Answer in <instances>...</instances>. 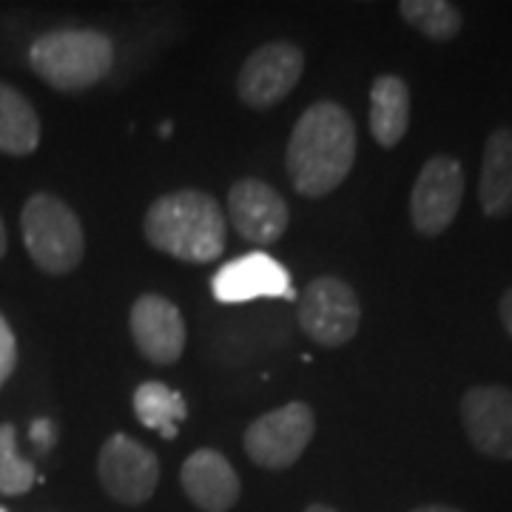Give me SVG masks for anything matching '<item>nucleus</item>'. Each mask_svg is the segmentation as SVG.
<instances>
[{"label":"nucleus","mask_w":512,"mask_h":512,"mask_svg":"<svg viewBox=\"0 0 512 512\" xmlns=\"http://www.w3.org/2000/svg\"><path fill=\"white\" fill-rule=\"evenodd\" d=\"M356 163V126L348 109L319 100L305 111L288 140V177L302 197H328L348 180Z\"/></svg>","instance_id":"f257e3e1"},{"label":"nucleus","mask_w":512,"mask_h":512,"mask_svg":"<svg viewBox=\"0 0 512 512\" xmlns=\"http://www.w3.org/2000/svg\"><path fill=\"white\" fill-rule=\"evenodd\" d=\"M146 239L151 248L180 262H217L225 251V217L205 191H174L148 208Z\"/></svg>","instance_id":"f03ea898"},{"label":"nucleus","mask_w":512,"mask_h":512,"mask_svg":"<svg viewBox=\"0 0 512 512\" xmlns=\"http://www.w3.org/2000/svg\"><path fill=\"white\" fill-rule=\"evenodd\" d=\"M29 63L57 92H83L111 72L114 43L94 29H57L32 43Z\"/></svg>","instance_id":"7ed1b4c3"},{"label":"nucleus","mask_w":512,"mask_h":512,"mask_svg":"<svg viewBox=\"0 0 512 512\" xmlns=\"http://www.w3.org/2000/svg\"><path fill=\"white\" fill-rule=\"evenodd\" d=\"M20 231L26 254L46 274H72L83 262L86 239L80 217L55 194H35L26 200L20 214Z\"/></svg>","instance_id":"20e7f679"},{"label":"nucleus","mask_w":512,"mask_h":512,"mask_svg":"<svg viewBox=\"0 0 512 512\" xmlns=\"http://www.w3.org/2000/svg\"><path fill=\"white\" fill-rule=\"evenodd\" d=\"M316 430L313 410L305 402H288L251 421L245 430V453L262 470H288L308 450Z\"/></svg>","instance_id":"39448f33"},{"label":"nucleus","mask_w":512,"mask_h":512,"mask_svg":"<svg viewBox=\"0 0 512 512\" xmlns=\"http://www.w3.org/2000/svg\"><path fill=\"white\" fill-rule=\"evenodd\" d=\"M362 322L359 296L339 276H316L302 293L299 325L322 348H342Z\"/></svg>","instance_id":"423d86ee"},{"label":"nucleus","mask_w":512,"mask_h":512,"mask_svg":"<svg viewBox=\"0 0 512 512\" xmlns=\"http://www.w3.org/2000/svg\"><path fill=\"white\" fill-rule=\"evenodd\" d=\"M305 72V52L291 40H271L259 46L239 69V100L254 111L274 109L296 89Z\"/></svg>","instance_id":"0eeeda50"},{"label":"nucleus","mask_w":512,"mask_h":512,"mask_svg":"<svg viewBox=\"0 0 512 512\" xmlns=\"http://www.w3.org/2000/svg\"><path fill=\"white\" fill-rule=\"evenodd\" d=\"M464 200V168L450 154L430 157L419 171L410 194V220L421 237H441Z\"/></svg>","instance_id":"6e6552de"},{"label":"nucleus","mask_w":512,"mask_h":512,"mask_svg":"<svg viewBox=\"0 0 512 512\" xmlns=\"http://www.w3.org/2000/svg\"><path fill=\"white\" fill-rule=\"evenodd\" d=\"M97 478L114 501L137 507L146 504L160 484V458L126 433H114L100 447Z\"/></svg>","instance_id":"1a4fd4ad"},{"label":"nucleus","mask_w":512,"mask_h":512,"mask_svg":"<svg viewBox=\"0 0 512 512\" xmlns=\"http://www.w3.org/2000/svg\"><path fill=\"white\" fill-rule=\"evenodd\" d=\"M461 424L481 456L512 461V390L476 384L461 396Z\"/></svg>","instance_id":"9d476101"},{"label":"nucleus","mask_w":512,"mask_h":512,"mask_svg":"<svg viewBox=\"0 0 512 512\" xmlns=\"http://www.w3.org/2000/svg\"><path fill=\"white\" fill-rule=\"evenodd\" d=\"M131 339L151 365H174L185 350V319L165 296L146 293L131 305Z\"/></svg>","instance_id":"9b49d317"},{"label":"nucleus","mask_w":512,"mask_h":512,"mask_svg":"<svg viewBox=\"0 0 512 512\" xmlns=\"http://www.w3.org/2000/svg\"><path fill=\"white\" fill-rule=\"evenodd\" d=\"M228 217L237 234L248 242L268 245L288 231V202L274 185L245 177L228 191Z\"/></svg>","instance_id":"f8f14e48"},{"label":"nucleus","mask_w":512,"mask_h":512,"mask_svg":"<svg viewBox=\"0 0 512 512\" xmlns=\"http://www.w3.org/2000/svg\"><path fill=\"white\" fill-rule=\"evenodd\" d=\"M211 291L225 305L251 302L262 296H285V299L296 296L291 288V274L274 256L262 254V251L225 262L211 279Z\"/></svg>","instance_id":"ddd939ff"},{"label":"nucleus","mask_w":512,"mask_h":512,"mask_svg":"<svg viewBox=\"0 0 512 512\" xmlns=\"http://www.w3.org/2000/svg\"><path fill=\"white\" fill-rule=\"evenodd\" d=\"M180 484H183L188 501L194 507H200L202 512L234 510L239 493H242V484H239L237 470L231 467V461L208 447L185 458L183 470H180Z\"/></svg>","instance_id":"4468645a"},{"label":"nucleus","mask_w":512,"mask_h":512,"mask_svg":"<svg viewBox=\"0 0 512 512\" xmlns=\"http://www.w3.org/2000/svg\"><path fill=\"white\" fill-rule=\"evenodd\" d=\"M478 205L490 220H504L512 214V128H495L487 137L478 177Z\"/></svg>","instance_id":"2eb2a0df"},{"label":"nucleus","mask_w":512,"mask_h":512,"mask_svg":"<svg viewBox=\"0 0 512 512\" xmlns=\"http://www.w3.org/2000/svg\"><path fill=\"white\" fill-rule=\"evenodd\" d=\"M410 126V89L399 74H382L370 86V134L382 148H396Z\"/></svg>","instance_id":"dca6fc26"},{"label":"nucleus","mask_w":512,"mask_h":512,"mask_svg":"<svg viewBox=\"0 0 512 512\" xmlns=\"http://www.w3.org/2000/svg\"><path fill=\"white\" fill-rule=\"evenodd\" d=\"M40 146L35 106L9 83H0V154L26 157Z\"/></svg>","instance_id":"f3484780"},{"label":"nucleus","mask_w":512,"mask_h":512,"mask_svg":"<svg viewBox=\"0 0 512 512\" xmlns=\"http://www.w3.org/2000/svg\"><path fill=\"white\" fill-rule=\"evenodd\" d=\"M134 413L143 427L157 430L163 439H177L180 421L188 416V404L180 390H171L163 382H146L134 390Z\"/></svg>","instance_id":"a211bd4d"},{"label":"nucleus","mask_w":512,"mask_h":512,"mask_svg":"<svg viewBox=\"0 0 512 512\" xmlns=\"http://www.w3.org/2000/svg\"><path fill=\"white\" fill-rule=\"evenodd\" d=\"M399 15L407 26H413L419 35L436 43H450L456 40L464 18L456 3L447 0H402L399 3Z\"/></svg>","instance_id":"6ab92c4d"},{"label":"nucleus","mask_w":512,"mask_h":512,"mask_svg":"<svg viewBox=\"0 0 512 512\" xmlns=\"http://www.w3.org/2000/svg\"><path fill=\"white\" fill-rule=\"evenodd\" d=\"M37 481L35 464L18 453V433L12 424H0V495H23Z\"/></svg>","instance_id":"aec40b11"},{"label":"nucleus","mask_w":512,"mask_h":512,"mask_svg":"<svg viewBox=\"0 0 512 512\" xmlns=\"http://www.w3.org/2000/svg\"><path fill=\"white\" fill-rule=\"evenodd\" d=\"M15 365H18V342H15V333L9 328V322L0 316V387L9 382Z\"/></svg>","instance_id":"412c9836"},{"label":"nucleus","mask_w":512,"mask_h":512,"mask_svg":"<svg viewBox=\"0 0 512 512\" xmlns=\"http://www.w3.org/2000/svg\"><path fill=\"white\" fill-rule=\"evenodd\" d=\"M498 316H501V325L512 336V288L501 293V302H498Z\"/></svg>","instance_id":"4be33fe9"},{"label":"nucleus","mask_w":512,"mask_h":512,"mask_svg":"<svg viewBox=\"0 0 512 512\" xmlns=\"http://www.w3.org/2000/svg\"><path fill=\"white\" fill-rule=\"evenodd\" d=\"M52 436H55V430H52V424H49L46 419H40L32 424V441H37V444H43V447H46V444L52 441Z\"/></svg>","instance_id":"5701e85b"},{"label":"nucleus","mask_w":512,"mask_h":512,"mask_svg":"<svg viewBox=\"0 0 512 512\" xmlns=\"http://www.w3.org/2000/svg\"><path fill=\"white\" fill-rule=\"evenodd\" d=\"M410 512H461L456 507H447V504H424V507H416Z\"/></svg>","instance_id":"b1692460"},{"label":"nucleus","mask_w":512,"mask_h":512,"mask_svg":"<svg viewBox=\"0 0 512 512\" xmlns=\"http://www.w3.org/2000/svg\"><path fill=\"white\" fill-rule=\"evenodd\" d=\"M3 254H6V225L0 220V259H3Z\"/></svg>","instance_id":"393cba45"},{"label":"nucleus","mask_w":512,"mask_h":512,"mask_svg":"<svg viewBox=\"0 0 512 512\" xmlns=\"http://www.w3.org/2000/svg\"><path fill=\"white\" fill-rule=\"evenodd\" d=\"M305 512H336V510H333V507H328V504H311V507H308Z\"/></svg>","instance_id":"a878e982"},{"label":"nucleus","mask_w":512,"mask_h":512,"mask_svg":"<svg viewBox=\"0 0 512 512\" xmlns=\"http://www.w3.org/2000/svg\"><path fill=\"white\" fill-rule=\"evenodd\" d=\"M0 512H6V510H3V507H0Z\"/></svg>","instance_id":"bb28decb"}]
</instances>
